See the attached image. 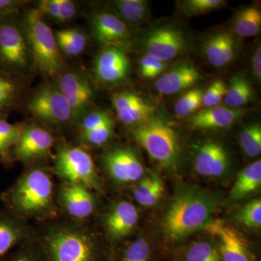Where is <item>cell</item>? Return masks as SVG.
I'll use <instances>...</instances> for the list:
<instances>
[{
	"label": "cell",
	"instance_id": "6da1fadb",
	"mask_svg": "<svg viewBox=\"0 0 261 261\" xmlns=\"http://www.w3.org/2000/svg\"><path fill=\"white\" fill-rule=\"evenodd\" d=\"M8 207L23 218H43L55 213L51 176L42 168L29 170L4 195Z\"/></svg>",
	"mask_w": 261,
	"mask_h": 261
},
{
	"label": "cell",
	"instance_id": "7a4b0ae2",
	"mask_svg": "<svg viewBox=\"0 0 261 261\" xmlns=\"http://www.w3.org/2000/svg\"><path fill=\"white\" fill-rule=\"evenodd\" d=\"M216 205L210 196L187 190L174 199L163 219L162 227L170 240L177 241L202 229L212 220Z\"/></svg>",
	"mask_w": 261,
	"mask_h": 261
},
{
	"label": "cell",
	"instance_id": "3957f363",
	"mask_svg": "<svg viewBox=\"0 0 261 261\" xmlns=\"http://www.w3.org/2000/svg\"><path fill=\"white\" fill-rule=\"evenodd\" d=\"M37 8L25 13L23 23L30 58L36 69L47 76H55L64 70L65 63L51 29Z\"/></svg>",
	"mask_w": 261,
	"mask_h": 261
},
{
	"label": "cell",
	"instance_id": "277c9868",
	"mask_svg": "<svg viewBox=\"0 0 261 261\" xmlns=\"http://www.w3.org/2000/svg\"><path fill=\"white\" fill-rule=\"evenodd\" d=\"M42 246L49 261H97L95 240L87 231L69 226L51 228Z\"/></svg>",
	"mask_w": 261,
	"mask_h": 261
},
{
	"label": "cell",
	"instance_id": "5b68a950",
	"mask_svg": "<svg viewBox=\"0 0 261 261\" xmlns=\"http://www.w3.org/2000/svg\"><path fill=\"white\" fill-rule=\"evenodd\" d=\"M132 135L153 161L165 168L176 167L181 148L175 130L162 118L155 116L132 129Z\"/></svg>",
	"mask_w": 261,
	"mask_h": 261
},
{
	"label": "cell",
	"instance_id": "8992f818",
	"mask_svg": "<svg viewBox=\"0 0 261 261\" xmlns=\"http://www.w3.org/2000/svg\"><path fill=\"white\" fill-rule=\"evenodd\" d=\"M55 171L66 183L99 190L100 183L92 156L82 147L64 146L55 159Z\"/></svg>",
	"mask_w": 261,
	"mask_h": 261
},
{
	"label": "cell",
	"instance_id": "52a82bcc",
	"mask_svg": "<svg viewBox=\"0 0 261 261\" xmlns=\"http://www.w3.org/2000/svg\"><path fill=\"white\" fill-rule=\"evenodd\" d=\"M30 53L23 25L14 16L0 19V70L11 73L28 66Z\"/></svg>",
	"mask_w": 261,
	"mask_h": 261
},
{
	"label": "cell",
	"instance_id": "ba28073f",
	"mask_svg": "<svg viewBox=\"0 0 261 261\" xmlns=\"http://www.w3.org/2000/svg\"><path fill=\"white\" fill-rule=\"evenodd\" d=\"M28 108L33 116L43 122L61 125L73 121V113L57 83L43 84L31 98Z\"/></svg>",
	"mask_w": 261,
	"mask_h": 261
},
{
	"label": "cell",
	"instance_id": "9c48e42d",
	"mask_svg": "<svg viewBox=\"0 0 261 261\" xmlns=\"http://www.w3.org/2000/svg\"><path fill=\"white\" fill-rule=\"evenodd\" d=\"M73 113V121H79L87 113L94 99V89L88 77L82 72L61 73L57 82Z\"/></svg>",
	"mask_w": 261,
	"mask_h": 261
},
{
	"label": "cell",
	"instance_id": "30bf717a",
	"mask_svg": "<svg viewBox=\"0 0 261 261\" xmlns=\"http://www.w3.org/2000/svg\"><path fill=\"white\" fill-rule=\"evenodd\" d=\"M186 46L183 33L171 27L154 29L144 42L146 55L165 63L179 56L185 50Z\"/></svg>",
	"mask_w": 261,
	"mask_h": 261
},
{
	"label": "cell",
	"instance_id": "8fae6325",
	"mask_svg": "<svg viewBox=\"0 0 261 261\" xmlns=\"http://www.w3.org/2000/svg\"><path fill=\"white\" fill-rule=\"evenodd\" d=\"M102 161L108 174L118 183L139 181L145 173L143 165L137 154L126 147L110 149L103 155Z\"/></svg>",
	"mask_w": 261,
	"mask_h": 261
},
{
	"label": "cell",
	"instance_id": "7c38bea8",
	"mask_svg": "<svg viewBox=\"0 0 261 261\" xmlns=\"http://www.w3.org/2000/svg\"><path fill=\"white\" fill-rule=\"evenodd\" d=\"M130 60L120 48L104 47L96 58L94 73L101 83L114 85L124 82L130 73Z\"/></svg>",
	"mask_w": 261,
	"mask_h": 261
},
{
	"label": "cell",
	"instance_id": "4fadbf2b",
	"mask_svg": "<svg viewBox=\"0 0 261 261\" xmlns=\"http://www.w3.org/2000/svg\"><path fill=\"white\" fill-rule=\"evenodd\" d=\"M92 32L103 47L124 49L128 47L132 34L129 27L113 13H97L92 20Z\"/></svg>",
	"mask_w": 261,
	"mask_h": 261
},
{
	"label": "cell",
	"instance_id": "5bb4252c",
	"mask_svg": "<svg viewBox=\"0 0 261 261\" xmlns=\"http://www.w3.org/2000/svg\"><path fill=\"white\" fill-rule=\"evenodd\" d=\"M204 229L212 236L219 238L221 261H252L243 237L225 221L211 220Z\"/></svg>",
	"mask_w": 261,
	"mask_h": 261
},
{
	"label": "cell",
	"instance_id": "9a60e30c",
	"mask_svg": "<svg viewBox=\"0 0 261 261\" xmlns=\"http://www.w3.org/2000/svg\"><path fill=\"white\" fill-rule=\"evenodd\" d=\"M112 103L120 121L128 126L135 128L154 116L153 106L134 92H116L113 95Z\"/></svg>",
	"mask_w": 261,
	"mask_h": 261
},
{
	"label": "cell",
	"instance_id": "2e32d148",
	"mask_svg": "<svg viewBox=\"0 0 261 261\" xmlns=\"http://www.w3.org/2000/svg\"><path fill=\"white\" fill-rule=\"evenodd\" d=\"M54 140L47 130L37 125L24 126L13 149L15 159L23 162L44 157L50 152Z\"/></svg>",
	"mask_w": 261,
	"mask_h": 261
},
{
	"label": "cell",
	"instance_id": "e0dca14e",
	"mask_svg": "<svg viewBox=\"0 0 261 261\" xmlns=\"http://www.w3.org/2000/svg\"><path fill=\"white\" fill-rule=\"evenodd\" d=\"M194 166L201 176L219 177L229 166L227 151L219 142L206 140L197 147Z\"/></svg>",
	"mask_w": 261,
	"mask_h": 261
},
{
	"label": "cell",
	"instance_id": "ac0fdd59",
	"mask_svg": "<svg viewBox=\"0 0 261 261\" xmlns=\"http://www.w3.org/2000/svg\"><path fill=\"white\" fill-rule=\"evenodd\" d=\"M248 113L246 108L235 109L226 106L200 110L190 118V126L197 129H220L232 126Z\"/></svg>",
	"mask_w": 261,
	"mask_h": 261
},
{
	"label": "cell",
	"instance_id": "d6986e66",
	"mask_svg": "<svg viewBox=\"0 0 261 261\" xmlns=\"http://www.w3.org/2000/svg\"><path fill=\"white\" fill-rule=\"evenodd\" d=\"M202 80V75L195 65L180 63L158 79L156 89L159 93L171 95L191 89Z\"/></svg>",
	"mask_w": 261,
	"mask_h": 261
},
{
	"label": "cell",
	"instance_id": "ffe728a7",
	"mask_svg": "<svg viewBox=\"0 0 261 261\" xmlns=\"http://www.w3.org/2000/svg\"><path fill=\"white\" fill-rule=\"evenodd\" d=\"M59 198L65 211L75 219H87L95 210L93 195L89 189L82 185L65 184L61 189Z\"/></svg>",
	"mask_w": 261,
	"mask_h": 261
},
{
	"label": "cell",
	"instance_id": "44dd1931",
	"mask_svg": "<svg viewBox=\"0 0 261 261\" xmlns=\"http://www.w3.org/2000/svg\"><path fill=\"white\" fill-rule=\"evenodd\" d=\"M202 51L206 60L216 68H224L232 63L238 47L234 37L226 31H219L207 37Z\"/></svg>",
	"mask_w": 261,
	"mask_h": 261
},
{
	"label": "cell",
	"instance_id": "7402d4cb",
	"mask_svg": "<svg viewBox=\"0 0 261 261\" xmlns=\"http://www.w3.org/2000/svg\"><path fill=\"white\" fill-rule=\"evenodd\" d=\"M139 213L135 205L121 201L108 212L105 225L108 234L113 240H120L128 236L138 222Z\"/></svg>",
	"mask_w": 261,
	"mask_h": 261
},
{
	"label": "cell",
	"instance_id": "603a6c76",
	"mask_svg": "<svg viewBox=\"0 0 261 261\" xmlns=\"http://www.w3.org/2000/svg\"><path fill=\"white\" fill-rule=\"evenodd\" d=\"M28 236V228L21 221L0 213V260Z\"/></svg>",
	"mask_w": 261,
	"mask_h": 261
},
{
	"label": "cell",
	"instance_id": "cb8c5ba5",
	"mask_svg": "<svg viewBox=\"0 0 261 261\" xmlns=\"http://www.w3.org/2000/svg\"><path fill=\"white\" fill-rule=\"evenodd\" d=\"M115 14L128 25H139L148 19L149 3L145 0H116L111 3Z\"/></svg>",
	"mask_w": 261,
	"mask_h": 261
},
{
	"label": "cell",
	"instance_id": "d4e9b609",
	"mask_svg": "<svg viewBox=\"0 0 261 261\" xmlns=\"http://www.w3.org/2000/svg\"><path fill=\"white\" fill-rule=\"evenodd\" d=\"M260 185L261 161L258 160L240 171L230 192V197L233 200L243 198L256 191Z\"/></svg>",
	"mask_w": 261,
	"mask_h": 261
},
{
	"label": "cell",
	"instance_id": "484cf974",
	"mask_svg": "<svg viewBox=\"0 0 261 261\" xmlns=\"http://www.w3.org/2000/svg\"><path fill=\"white\" fill-rule=\"evenodd\" d=\"M253 98V88L245 75L237 74L231 77L224 99L225 106L235 109L244 108Z\"/></svg>",
	"mask_w": 261,
	"mask_h": 261
},
{
	"label": "cell",
	"instance_id": "4316f807",
	"mask_svg": "<svg viewBox=\"0 0 261 261\" xmlns=\"http://www.w3.org/2000/svg\"><path fill=\"white\" fill-rule=\"evenodd\" d=\"M164 192L162 178L155 173L141 178L140 183L134 189L135 200L144 207H152L159 202Z\"/></svg>",
	"mask_w": 261,
	"mask_h": 261
},
{
	"label": "cell",
	"instance_id": "83f0119b",
	"mask_svg": "<svg viewBox=\"0 0 261 261\" xmlns=\"http://www.w3.org/2000/svg\"><path fill=\"white\" fill-rule=\"evenodd\" d=\"M233 32L240 37H255L260 32L261 13L255 6L240 10L233 21Z\"/></svg>",
	"mask_w": 261,
	"mask_h": 261
},
{
	"label": "cell",
	"instance_id": "f1b7e54d",
	"mask_svg": "<svg viewBox=\"0 0 261 261\" xmlns=\"http://www.w3.org/2000/svg\"><path fill=\"white\" fill-rule=\"evenodd\" d=\"M37 8L43 16L61 23L74 18L77 13L76 5L70 0H42Z\"/></svg>",
	"mask_w": 261,
	"mask_h": 261
},
{
	"label": "cell",
	"instance_id": "f546056e",
	"mask_svg": "<svg viewBox=\"0 0 261 261\" xmlns=\"http://www.w3.org/2000/svg\"><path fill=\"white\" fill-rule=\"evenodd\" d=\"M24 128L20 123H10L0 115V159L9 161L10 153L14 148Z\"/></svg>",
	"mask_w": 261,
	"mask_h": 261
},
{
	"label": "cell",
	"instance_id": "4dcf8cb0",
	"mask_svg": "<svg viewBox=\"0 0 261 261\" xmlns=\"http://www.w3.org/2000/svg\"><path fill=\"white\" fill-rule=\"evenodd\" d=\"M20 90V84L13 74L0 70V115L15 106Z\"/></svg>",
	"mask_w": 261,
	"mask_h": 261
},
{
	"label": "cell",
	"instance_id": "1f68e13d",
	"mask_svg": "<svg viewBox=\"0 0 261 261\" xmlns=\"http://www.w3.org/2000/svg\"><path fill=\"white\" fill-rule=\"evenodd\" d=\"M204 91L200 88L191 89L176 102L174 112L179 118H185L200 111L202 106Z\"/></svg>",
	"mask_w": 261,
	"mask_h": 261
},
{
	"label": "cell",
	"instance_id": "d6a6232c",
	"mask_svg": "<svg viewBox=\"0 0 261 261\" xmlns=\"http://www.w3.org/2000/svg\"><path fill=\"white\" fill-rule=\"evenodd\" d=\"M240 143L244 152L249 157L255 158L261 152V127L258 123H252L245 127L240 135Z\"/></svg>",
	"mask_w": 261,
	"mask_h": 261
},
{
	"label": "cell",
	"instance_id": "836d02e7",
	"mask_svg": "<svg viewBox=\"0 0 261 261\" xmlns=\"http://www.w3.org/2000/svg\"><path fill=\"white\" fill-rule=\"evenodd\" d=\"M223 0H187L180 3V9L187 16L207 14L222 8Z\"/></svg>",
	"mask_w": 261,
	"mask_h": 261
},
{
	"label": "cell",
	"instance_id": "e575fe53",
	"mask_svg": "<svg viewBox=\"0 0 261 261\" xmlns=\"http://www.w3.org/2000/svg\"><path fill=\"white\" fill-rule=\"evenodd\" d=\"M185 261H221L219 252L207 242L192 244L187 250Z\"/></svg>",
	"mask_w": 261,
	"mask_h": 261
},
{
	"label": "cell",
	"instance_id": "d590c367",
	"mask_svg": "<svg viewBox=\"0 0 261 261\" xmlns=\"http://www.w3.org/2000/svg\"><path fill=\"white\" fill-rule=\"evenodd\" d=\"M237 219L247 227L260 228L261 226V200L255 199L243 206L239 211Z\"/></svg>",
	"mask_w": 261,
	"mask_h": 261
},
{
	"label": "cell",
	"instance_id": "8d00e7d4",
	"mask_svg": "<svg viewBox=\"0 0 261 261\" xmlns=\"http://www.w3.org/2000/svg\"><path fill=\"white\" fill-rule=\"evenodd\" d=\"M121 261H150V247L145 238L135 240L125 249Z\"/></svg>",
	"mask_w": 261,
	"mask_h": 261
},
{
	"label": "cell",
	"instance_id": "74e56055",
	"mask_svg": "<svg viewBox=\"0 0 261 261\" xmlns=\"http://www.w3.org/2000/svg\"><path fill=\"white\" fill-rule=\"evenodd\" d=\"M79 121L80 135L113 122L112 117L106 111H95L86 113Z\"/></svg>",
	"mask_w": 261,
	"mask_h": 261
},
{
	"label": "cell",
	"instance_id": "f35d334b",
	"mask_svg": "<svg viewBox=\"0 0 261 261\" xmlns=\"http://www.w3.org/2000/svg\"><path fill=\"white\" fill-rule=\"evenodd\" d=\"M113 128L114 123L111 122L96 129L80 134V138L88 145L101 146L106 144L112 137Z\"/></svg>",
	"mask_w": 261,
	"mask_h": 261
},
{
	"label": "cell",
	"instance_id": "ab89813d",
	"mask_svg": "<svg viewBox=\"0 0 261 261\" xmlns=\"http://www.w3.org/2000/svg\"><path fill=\"white\" fill-rule=\"evenodd\" d=\"M167 68V63L158 61L152 57L145 55L141 58L139 63V72L145 79H154L162 74Z\"/></svg>",
	"mask_w": 261,
	"mask_h": 261
},
{
	"label": "cell",
	"instance_id": "60d3db41",
	"mask_svg": "<svg viewBox=\"0 0 261 261\" xmlns=\"http://www.w3.org/2000/svg\"><path fill=\"white\" fill-rule=\"evenodd\" d=\"M227 92V87L224 81L216 80L204 92L202 97V106L205 108L219 106L224 99Z\"/></svg>",
	"mask_w": 261,
	"mask_h": 261
},
{
	"label": "cell",
	"instance_id": "b9f144b4",
	"mask_svg": "<svg viewBox=\"0 0 261 261\" xmlns=\"http://www.w3.org/2000/svg\"><path fill=\"white\" fill-rule=\"evenodd\" d=\"M5 261H49L42 246L25 245L7 257Z\"/></svg>",
	"mask_w": 261,
	"mask_h": 261
},
{
	"label": "cell",
	"instance_id": "7bdbcfd3",
	"mask_svg": "<svg viewBox=\"0 0 261 261\" xmlns=\"http://www.w3.org/2000/svg\"><path fill=\"white\" fill-rule=\"evenodd\" d=\"M56 39H61L67 41L82 53L85 49L87 44V39L85 34L76 29H63L58 31L55 34Z\"/></svg>",
	"mask_w": 261,
	"mask_h": 261
},
{
	"label": "cell",
	"instance_id": "ee69618b",
	"mask_svg": "<svg viewBox=\"0 0 261 261\" xmlns=\"http://www.w3.org/2000/svg\"><path fill=\"white\" fill-rule=\"evenodd\" d=\"M27 3L21 0H0V19L14 16Z\"/></svg>",
	"mask_w": 261,
	"mask_h": 261
},
{
	"label": "cell",
	"instance_id": "f6af8a7d",
	"mask_svg": "<svg viewBox=\"0 0 261 261\" xmlns=\"http://www.w3.org/2000/svg\"><path fill=\"white\" fill-rule=\"evenodd\" d=\"M252 69L253 71L254 76L257 81L261 79V47L260 44L257 45L254 51L252 58Z\"/></svg>",
	"mask_w": 261,
	"mask_h": 261
}]
</instances>
